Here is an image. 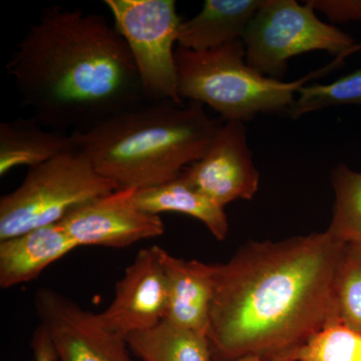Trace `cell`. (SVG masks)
<instances>
[{
  "label": "cell",
  "mask_w": 361,
  "mask_h": 361,
  "mask_svg": "<svg viewBox=\"0 0 361 361\" xmlns=\"http://www.w3.org/2000/svg\"><path fill=\"white\" fill-rule=\"evenodd\" d=\"M32 348L35 361H56V350L51 337L42 325L33 334Z\"/></svg>",
  "instance_id": "cell-23"
},
{
  "label": "cell",
  "mask_w": 361,
  "mask_h": 361,
  "mask_svg": "<svg viewBox=\"0 0 361 361\" xmlns=\"http://www.w3.org/2000/svg\"><path fill=\"white\" fill-rule=\"evenodd\" d=\"M118 190L75 148L30 169L20 186L0 199V242L58 224L78 207Z\"/></svg>",
  "instance_id": "cell-5"
},
{
  "label": "cell",
  "mask_w": 361,
  "mask_h": 361,
  "mask_svg": "<svg viewBox=\"0 0 361 361\" xmlns=\"http://www.w3.org/2000/svg\"><path fill=\"white\" fill-rule=\"evenodd\" d=\"M73 149L70 134L47 129L32 116L0 123V176L18 167H37Z\"/></svg>",
  "instance_id": "cell-15"
},
{
  "label": "cell",
  "mask_w": 361,
  "mask_h": 361,
  "mask_svg": "<svg viewBox=\"0 0 361 361\" xmlns=\"http://www.w3.org/2000/svg\"><path fill=\"white\" fill-rule=\"evenodd\" d=\"M75 248L61 223L0 242V286L9 288L35 280Z\"/></svg>",
  "instance_id": "cell-13"
},
{
  "label": "cell",
  "mask_w": 361,
  "mask_h": 361,
  "mask_svg": "<svg viewBox=\"0 0 361 361\" xmlns=\"http://www.w3.org/2000/svg\"><path fill=\"white\" fill-rule=\"evenodd\" d=\"M139 71L147 102L180 97L175 44L182 20L173 0H106Z\"/></svg>",
  "instance_id": "cell-7"
},
{
  "label": "cell",
  "mask_w": 361,
  "mask_h": 361,
  "mask_svg": "<svg viewBox=\"0 0 361 361\" xmlns=\"http://www.w3.org/2000/svg\"><path fill=\"white\" fill-rule=\"evenodd\" d=\"M263 2L264 0H206L200 13L180 23L178 47L207 51L243 40Z\"/></svg>",
  "instance_id": "cell-14"
},
{
  "label": "cell",
  "mask_w": 361,
  "mask_h": 361,
  "mask_svg": "<svg viewBox=\"0 0 361 361\" xmlns=\"http://www.w3.org/2000/svg\"><path fill=\"white\" fill-rule=\"evenodd\" d=\"M126 341L142 361H213L208 336L165 319L153 329L130 334Z\"/></svg>",
  "instance_id": "cell-17"
},
{
  "label": "cell",
  "mask_w": 361,
  "mask_h": 361,
  "mask_svg": "<svg viewBox=\"0 0 361 361\" xmlns=\"http://www.w3.org/2000/svg\"><path fill=\"white\" fill-rule=\"evenodd\" d=\"M224 123L196 102H147L70 135L99 175L118 189L141 190L200 160Z\"/></svg>",
  "instance_id": "cell-3"
},
{
  "label": "cell",
  "mask_w": 361,
  "mask_h": 361,
  "mask_svg": "<svg viewBox=\"0 0 361 361\" xmlns=\"http://www.w3.org/2000/svg\"><path fill=\"white\" fill-rule=\"evenodd\" d=\"M180 176L222 208L240 199H253L260 175L254 165L244 123H223L200 160Z\"/></svg>",
  "instance_id": "cell-9"
},
{
  "label": "cell",
  "mask_w": 361,
  "mask_h": 361,
  "mask_svg": "<svg viewBox=\"0 0 361 361\" xmlns=\"http://www.w3.org/2000/svg\"><path fill=\"white\" fill-rule=\"evenodd\" d=\"M291 355L295 361H361V334L336 319L316 332Z\"/></svg>",
  "instance_id": "cell-19"
},
{
  "label": "cell",
  "mask_w": 361,
  "mask_h": 361,
  "mask_svg": "<svg viewBox=\"0 0 361 361\" xmlns=\"http://www.w3.org/2000/svg\"><path fill=\"white\" fill-rule=\"evenodd\" d=\"M135 202L142 210L155 215L175 212L196 218L219 241L229 232L224 208L188 184L180 176L165 184L137 190Z\"/></svg>",
  "instance_id": "cell-16"
},
{
  "label": "cell",
  "mask_w": 361,
  "mask_h": 361,
  "mask_svg": "<svg viewBox=\"0 0 361 361\" xmlns=\"http://www.w3.org/2000/svg\"><path fill=\"white\" fill-rule=\"evenodd\" d=\"M305 1L264 0L243 37L246 61L252 68L277 78L286 73L289 59L315 51L350 56L361 44L334 25L323 23Z\"/></svg>",
  "instance_id": "cell-6"
},
{
  "label": "cell",
  "mask_w": 361,
  "mask_h": 361,
  "mask_svg": "<svg viewBox=\"0 0 361 361\" xmlns=\"http://www.w3.org/2000/svg\"><path fill=\"white\" fill-rule=\"evenodd\" d=\"M40 325L51 337L56 361H137L125 337L106 329L97 314L59 292L35 295Z\"/></svg>",
  "instance_id": "cell-8"
},
{
  "label": "cell",
  "mask_w": 361,
  "mask_h": 361,
  "mask_svg": "<svg viewBox=\"0 0 361 361\" xmlns=\"http://www.w3.org/2000/svg\"><path fill=\"white\" fill-rule=\"evenodd\" d=\"M160 254L168 282L165 320L207 336L215 291L216 264L177 258L163 248Z\"/></svg>",
  "instance_id": "cell-12"
},
{
  "label": "cell",
  "mask_w": 361,
  "mask_h": 361,
  "mask_svg": "<svg viewBox=\"0 0 361 361\" xmlns=\"http://www.w3.org/2000/svg\"><path fill=\"white\" fill-rule=\"evenodd\" d=\"M343 104L361 106V68L329 85H306L297 92L288 113L298 118L313 111Z\"/></svg>",
  "instance_id": "cell-20"
},
{
  "label": "cell",
  "mask_w": 361,
  "mask_h": 361,
  "mask_svg": "<svg viewBox=\"0 0 361 361\" xmlns=\"http://www.w3.org/2000/svg\"><path fill=\"white\" fill-rule=\"evenodd\" d=\"M336 201L326 232L342 243L361 245V173L341 164L332 172Z\"/></svg>",
  "instance_id": "cell-18"
},
{
  "label": "cell",
  "mask_w": 361,
  "mask_h": 361,
  "mask_svg": "<svg viewBox=\"0 0 361 361\" xmlns=\"http://www.w3.org/2000/svg\"><path fill=\"white\" fill-rule=\"evenodd\" d=\"M307 2L334 23L361 20V0H308Z\"/></svg>",
  "instance_id": "cell-22"
},
{
  "label": "cell",
  "mask_w": 361,
  "mask_h": 361,
  "mask_svg": "<svg viewBox=\"0 0 361 361\" xmlns=\"http://www.w3.org/2000/svg\"><path fill=\"white\" fill-rule=\"evenodd\" d=\"M348 56H337L294 82H282L266 77L247 63L243 40L212 51H193L178 47L175 51L182 99L207 104L225 122L243 123L258 114L289 111L301 87L341 68Z\"/></svg>",
  "instance_id": "cell-4"
},
{
  "label": "cell",
  "mask_w": 361,
  "mask_h": 361,
  "mask_svg": "<svg viewBox=\"0 0 361 361\" xmlns=\"http://www.w3.org/2000/svg\"><path fill=\"white\" fill-rule=\"evenodd\" d=\"M218 361V360H213ZM226 361H295L292 357L291 353L288 355L276 356V357L264 358L260 356H244V357L236 358V360H226Z\"/></svg>",
  "instance_id": "cell-24"
},
{
  "label": "cell",
  "mask_w": 361,
  "mask_h": 361,
  "mask_svg": "<svg viewBox=\"0 0 361 361\" xmlns=\"http://www.w3.org/2000/svg\"><path fill=\"white\" fill-rule=\"evenodd\" d=\"M344 246L326 231L313 233L250 242L216 264L207 334L213 360L288 355L338 319L336 282Z\"/></svg>",
  "instance_id": "cell-1"
},
{
  "label": "cell",
  "mask_w": 361,
  "mask_h": 361,
  "mask_svg": "<svg viewBox=\"0 0 361 361\" xmlns=\"http://www.w3.org/2000/svg\"><path fill=\"white\" fill-rule=\"evenodd\" d=\"M160 250L157 245L142 249L127 267L110 306L97 314L106 329L126 338L165 319L168 282Z\"/></svg>",
  "instance_id": "cell-11"
},
{
  "label": "cell",
  "mask_w": 361,
  "mask_h": 361,
  "mask_svg": "<svg viewBox=\"0 0 361 361\" xmlns=\"http://www.w3.org/2000/svg\"><path fill=\"white\" fill-rule=\"evenodd\" d=\"M6 70L47 129L71 132L147 103L129 47L97 13L51 6L16 45Z\"/></svg>",
  "instance_id": "cell-2"
},
{
  "label": "cell",
  "mask_w": 361,
  "mask_h": 361,
  "mask_svg": "<svg viewBox=\"0 0 361 361\" xmlns=\"http://www.w3.org/2000/svg\"><path fill=\"white\" fill-rule=\"evenodd\" d=\"M137 190L118 189L71 211L61 225L75 245L126 248L161 236L160 215L142 210L135 202Z\"/></svg>",
  "instance_id": "cell-10"
},
{
  "label": "cell",
  "mask_w": 361,
  "mask_h": 361,
  "mask_svg": "<svg viewBox=\"0 0 361 361\" xmlns=\"http://www.w3.org/2000/svg\"><path fill=\"white\" fill-rule=\"evenodd\" d=\"M337 317L361 334V245L345 244L336 282Z\"/></svg>",
  "instance_id": "cell-21"
}]
</instances>
